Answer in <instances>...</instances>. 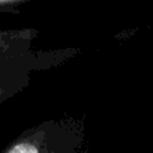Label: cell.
Listing matches in <instances>:
<instances>
[{
  "mask_svg": "<svg viewBox=\"0 0 153 153\" xmlns=\"http://www.w3.org/2000/svg\"><path fill=\"white\" fill-rule=\"evenodd\" d=\"M0 153H90L83 117L62 116L23 131Z\"/></svg>",
  "mask_w": 153,
  "mask_h": 153,
  "instance_id": "obj_1",
  "label": "cell"
},
{
  "mask_svg": "<svg viewBox=\"0 0 153 153\" xmlns=\"http://www.w3.org/2000/svg\"><path fill=\"white\" fill-rule=\"evenodd\" d=\"M80 54V48H54L41 50L39 54L29 60L9 62L0 65V104L14 98L30 84L32 72L47 71L69 62Z\"/></svg>",
  "mask_w": 153,
  "mask_h": 153,
  "instance_id": "obj_2",
  "label": "cell"
},
{
  "mask_svg": "<svg viewBox=\"0 0 153 153\" xmlns=\"http://www.w3.org/2000/svg\"><path fill=\"white\" fill-rule=\"evenodd\" d=\"M38 35L36 29L0 30V65L36 57L41 51L33 47Z\"/></svg>",
  "mask_w": 153,
  "mask_h": 153,
  "instance_id": "obj_3",
  "label": "cell"
},
{
  "mask_svg": "<svg viewBox=\"0 0 153 153\" xmlns=\"http://www.w3.org/2000/svg\"><path fill=\"white\" fill-rule=\"evenodd\" d=\"M29 3V0H0V14H20L23 5Z\"/></svg>",
  "mask_w": 153,
  "mask_h": 153,
  "instance_id": "obj_4",
  "label": "cell"
}]
</instances>
